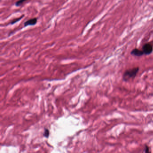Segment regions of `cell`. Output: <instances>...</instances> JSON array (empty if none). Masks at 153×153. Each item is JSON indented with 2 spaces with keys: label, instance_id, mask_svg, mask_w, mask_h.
<instances>
[{
  "label": "cell",
  "instance_id": "obj_5",
  "mask_svg": "<svg viewBox=\"0 0 153 153\" xmlns=\"http://www.w3.org/2000/svg\"><path fill=\"white\" fill-rule=\"evenodd\" d=\"M27 0H19L18 1H17L16 3H15V5L17 6H21V5L23 4V3L26 1Z\"/></svg>",
  "mask_w": 153,
  "mask_h": 153
},
{
  "label": "cell",
  "instance_id": "obj_7",
  "mask_svg": "<svg viewBox=\"0 0 153 153\" xmlns=\"http://www.w3.org/2000/svg\"><path fill=\"white\" fill-rule=\"evenodd\" d=\"M145 153H151V151L148 146L145 145Z\"/></svg>",
  "mask_w": 153,
  "mask_h": 153
},
{
  "label": "cell",
  "instance_id": "obj_2",
  "mask_svg": "<svg viewBox=\"0 0 153 153\" xmlns=\"http://www.w3.org/2000/svg\"><path fill=\"white\" fill-rule=\"evenodd\" d=\"M145 55H149L153 53V44L151 43H147L144 44L142 47Z\"/></svg>",
  "mask_w": 153,
  "mask_h": 153
},
{
  "label": "cell",
  "instance_id": "obj_3",
  "mask_svg": "<svg viewBox=\"0 0 153 153\" xmlns=\"http://www.w3.org/2000/svg\"><path fill=\"white\" fill-rule=\"evenodd\" d=\"M130 53L132 55L137 57H141L144 55V53L142 50L137 48L133 49L131 52Z\"/></svg>",
  "mask_w": 153,
  "mask_h": 153
},
{
  "label": "cell",
  "instance_id": "obj_4",
  "mask_svg": "<svg viewBox=\"0 0 153 153\" xmlns=\"http://www.w3.org/2000/svg\"><path fill=\"white\" fill-rule=\"evenodd\" d=\"M37 18L30 19L24 23V26L27 27L28 26H34L37 24Z\"/></svg>",
  "mask_w": 153,
  "mask_h": 153
},
{
  "label": "cell",
  "instance_id": "obj_1",
  "mask_svg": "<svg viewBox=\"0 0 153 153\" xmlns=\"http://www.w3.org/2000/svg\"><path fill=\"white\" fill-rule=\"evenodd\" d=\"M140 70L139 67H133L125 70L123 74L122 78L124 81L127 82L130 79H134Z\"/></svg>",
  "mask_w": 153,
  "mask_h": 153
},
{
  "label": "cell",
  "instance_id": "obj_6",
  "mask_svg": "<svg viewBox=\"0 0 153 153\" xmlns=\"http://www.w3.org/2000/svg\"><path fill=\"white\" fill-rule=\"evenodd\" d=\"M23 15L22 16L20 17L19 18L14 19L12 21V22H11V24H14V23H17V22H18V21L20 20L21 19L23 18Z\"/></svg>",
  "mask_w": 153,
  "mask_h": 153
}]
</instances>
